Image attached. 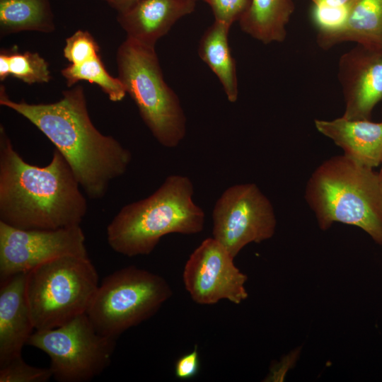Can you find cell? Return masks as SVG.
Listing matches in <instances>:
<instances>
[{"label":"cell","instance_id":"obj_1","mask_svg":"<svg viewBox=\"0 0 382 382\" xmlns=\"http://www.w3.org/2000/svg\"><path fill=\"white\" fill-rule=\"evenodd\" d=\"M0 105L27 119L53 144L90 199L103 198L130 164V151L93 124L81 85L64 91L57 102L38 104L12 100L1 86Z\"/></svg>","mask_w":382,"mask_h":382},{"label":"cell","instance_id":"obj_2","mask_svg":"<svg viewBox=\"0 0 382 382\" xmlns=\"http://www.w3.org/2000/svg\"><path fill=\"white\" fill-rule=\"evenodd\" d=\"M69 165L56 149L50 162L25 161L0 125V221L22 229L80 225L86 199Z\"/></svg>","mask_w":382,"mask_h":382},{"label":"cell","instance_id":"obj_3","mask_svg":"<svg viewBox=\"0 0 382 382\" xmlns=\"http://www.w3.org/2000/svg\"><path fill=\"white\" fill-rule=\"evenodd\" d=\"M193 193L188 177L169 175L151 195L121 208L107 227L109 245L127 257L149 255L167 234L202 232L204 212Z\"/></svg>","mask_w":382,"mask_h":382},{"label":"cell","instance_id":"obj_4","mask_svg":"<svg viewBox=\"0 0 382 382\" xmlns=\"http://www.w3.org/2000/svg\"><path fill=\"white\" fill-rule=\"evenodd\" d=\"M305 198L321 229L353 225L382 245V192L374 168L344 154L330 157L311 174Z\"/></svg>","mask_w":382,"mask_h":382},{"label":"cell","instance_id":"obj_5","mask_svg":"<svg viewBox=\"0 0 382 382\" xmlns=\"http://www.w3.org/2000/svg\"><path fill=\"white\" fill-rule=\"evenodd\" d=\"M116 62L118 78L152 135L165 147L178 146L186 134V117L164 79L155 47L126 37L117 49Z\"/></svg>","mask_w":382,"mask_h":382},{"label":"cell","instance_id":"obj_6","mask_svg":"<svg viewBox=\"0 0 382 382\" xmlns=\"http://www.w3.org/2000/svg\"><path fill=\"white\" fill-rule=\"evenodd\" d=\"M98 286L88 255H66L30 270L25 294L35 330L54 328L86 313Z\"/></svg>","mask_w":382,"mask_h":382},{"label":"cell","instance_id":"obj_7","mask_svg":"<svg viewBox=\"0 0 382 382\" xmlns=\"http://www.w3.org/2000/svg\"><path fill=\"white\" fill-rule=\"evenodd\" d=\"M172 295L163 277L129 266L103 279L86 315L100 334L116 340L151 318Z\"/></svg>","mask_w":382,"mask_h":382},{"label":"cell","instance_id":"obj_8","mask_svg":"<svg viewBox=\"0 0 382 382\" xmlns=\"http://www.w3.org/2000/svg\"><path fill=\"white\" fill-rule=\"evenodd\" d=\"M115 341L100 334L83 313L61 326L36 330L27 345L50 357L56 381L87 382L110 366Z\"/></svg>","mask_w":382,"mask_h":382},{"label":"cell","instance_id":"obj_9","mask_svg":"<svg viewBox=\"0 0 382 382\" xmlns=\"http://www.w3.org/2000/svg\"><path fill=\"white\" fill-rule=\"evenodd\" d=\"M276 226L270 201L254 183L228 187L212 211V237L234 258L246 245L272 238Z\"/></svg>","mask_w":382,"mask_h":382},{"label":"cell","instance_id":"obj_10","mask_svg":"<svg viewBox=\"0 0 382 382\" xmlns=\"http://www.w3.org/2000/svg\"><path fill=\"white\" fill-rule=\"evenodd\" d=\"M85 235L76 225L57 229H22L0 221V279L27 273L66 255H88Z\"/></svg>","mask_w":382,"mask_h":382},{"label":"cell","instance_id":"obj_11","mask_svg":"<svg viewBox=\"0 0 382 382\" xmlns=\"http://www.w3.org/2000/svg\"><path fill=\"white\" fill-rule=\"evenodd\" d=\"M234 257L213 237L204 239L190 254L183 272V281L192 301L213 305L221 300L234 304L248 294V277L234 264Z\"/></svg>","mask_w":382,"mask_h":382},{"label":"cell","instance_id":"obj_12","mask_svg":"<svg viewBox=\"0 0 382 382\" xmlns=\"http://www.w3.org/2000/svg\"><path fill=\"white\" fill-rule=\"evenodd\" d=\"M337 76L345 103L342 116L371 120L382 101V47L357 44L340 57Z\"/></svg>","mask_w":382,"mask_h":382},{"label":"cell","instance_id":"obj_13","mask_svg":"<svg viewBox=\"0 0 382 382\" xmlns=\"http://www.w3.org/2000/svg\"><path fill=\"white\" fill-rule=\"evenodd\" d=\"M192 0H138L118 12L117 21L127 37L154 47L180 18L192 13Z\"/></svg>","mask_w":382,"mask_h":382},{"label":"cell","instance_id":"obj_14","mask_svg":"<svg viewBox=\"0 0 382 382\" xmlns=\"http://www.w3.org/2000/svg\"><path fill=\"white\" fill-rule=\"evenodd\" d=\"M26 273L1 280L0 366L21 355L35 329L25 294Z\"/></svg>","mask_w":382,"mask_h":382},{"label":"cell","instance_id":"obj_15","mask_svg":"<svg viewBox=\"0 0 382 382\" xmlns=\"http://www.w3.org/2000/svg\"><path fill=\"white\" fill-rule=\"evenodd\" d=\"M317 130L340 146L344 154L374 168L382 161V121L349 120L343 116L332 120H315Z\"/></svg>","mask_w":382,"mask_h":382},{"label":"cell","instance_id":"obj_16","mask_svg":"<svg viewBox=\"0 0 382 382\" xmlns=\"http://www.w3.org/2000/svg\"><path fill=\"white\" fill-rule=\"evenodd\" d=\"M317 42L325 50L345 42L382 47V0H353L343 27Z\"/></svg>","mask_w":382,"mask_h":382},{"label":"cell","instance_id":"obj_17","mask_svg":"<svg viewBox=\"0 0 382 382\" xmlns=\"http://www.w3.org/2000/svg\"><path fill=\"white\" fill-rule=\"evenodd\" d=\"M231 27L214 21L199 40L198 54L216 76L228 100L235 103L238 96V86L236 61L228 45Z\"/></svg>","mask_w":382,"mask_h":382},{"label":"cell","instance_id":"obj_18","mask_svg":"<svg viewBox=\"0 0 382 382\" xmlns=\"http://www.w3.org/2000/svg\"><path fill=\"white\" fill-rule=\"evenodd\" d=\"M294 11V0H250L238 22L244 33L264 44L282 42Z\"/></svg>","mask_w":382,"mask_h":382},{"label":"cell","instance_id":"obj_19","mask_svg":"<svg viewBox=\"0 0 382 382\" xmlns=\"http://www.w3.org/2000/svg\"><path fill=\"white\" fill-rule=\"evenodd\" d=\"M55 30L50 0H0L1 36L22 31Z\"/></svg>","mask_w":382,"mask_h":382},{"label":"cell","instance_id":"obj_20","mask_svg":"<svg viewBox=\"0 0 382 382\" xmlns=\"http://www.w3.org/2000/svg\"><path fill=\"white\" fill-rule=\"evenodd\" d=\"M61 73L69 87L87 81L98 85L112 102L122 100L127 94L122 82L107 71L100 56L79 64H69Z\"/></svg>","mask_w":382,"mask_h":382},{"label":"cell","instance_id":"obj_21","mask_svg":"<svg viewBox=\"0 0 382 382\" xmlns=\"http://www.w3.org/2000/svg\"><path fill=\"white\" fill-rule=\"evenodd\" d=\"M10 53V76L28 84L48 83L51 80L49 64L37 52H19L11 49Z\"/></svg>","mask_w":382,"mask_h":382},{"label":"cell","instance_id":"obj_22","mask_svg":"<svg viewBox=\"0 0 382 382\" xmlns=\"http://www.w3.org/2000/svg\"><path fill=\"white\" fill-rule=\"evenodd\" d=\"M52 377L50 368L30 366L21 355L0 366V382H46Z\"/></svg>","mask_w":382,"mask_h":382},{"label":"cell","instance_id":"obj_23","mask_svg":"<svg viewBox=\"0 0 382 382\" xmlns=\"http://www.w3.org/2000/svg\"><path fill=\"white\" fill-rule=\"evenodd\" d=\"M100 47L87 30H78L66 39L64 57L71 64H79L100 56Z\"/></svg>","mask_w":382,"mask_h":382},{"label":"cell","instance_id":"obj_24","mask_svg":"<svg viewBox=\"0 0 382 382\" xmlns=\"http://www.w3.org/2000/svg\"><path fill=\"white\" fill-rule=\"evenodd\" d=\"M352 2L347 5L336 7L313 6L311 16L318 30L317 37L333 34L343 27Z\"/></svg>","mask_w":382,"mask_h":382},{"label":"cell","instance_id":"obj_25","mask_svg":"<svg viewBox=\"0 0 382 382\" xmlns=\"http://www.w3.org/2000/svg\"><path fill=\"white\" fill-rule=\"evenodd\" d=\"M211 8L214 21L229 25L239 21L249 7L250 0H203Z\"/></svg>","mask_w":382,"mask_h":382},{"label":"cell","instance_id":"obj_26","mask_svg":"<svg viewBox=\"0 0 382 382\" xmlns=\"http://www.w3.org/2000/svg\"><path fill=\"white\" fill-rule=\"evenodd\" d=\"M199 358L197 345L191 352L181 356L175 364V375L180 379H190L195 377L199 370Z\"/></svg>","mask_w":382,"mask_h":382},{"label":"cell","instance_id":"obj_27","mask_svg":"<svg viewBox=\"0 0 382 382\" xmlns=\"http://www.w3.org/2000/svg\"><path fill=\"white\" fill-rule=\"evenodd\" d=\"M10 76L9 50H1L0 52V81H4Z\"/></svg>","mask_w":382,"mask_h":382},{"label":"cell","instance_id":"obj_28","mask_svg":"<svg viewBox=\"0 0 382 382\" xmlns=\"http://www.w3.org/2000/svg\"><path fill=\"white\" fill-rule=\"evenodd\" d=\"M115 9L117 13L125 10L138 0H102Z\"/></svg>","mask_w":382,"mask_h":382},{"label":"cell","instance_id":"obj_29","mask_svg":"<svg viewBox=\"0 0 382 382\" xmlns=\"http://www.w3.org/2000/svg\"><path fill=\"white\" fill-rule=\"evenodd\" d=\"M313 5L325 6H342L350 4L353 0H311Z\"/></svg>","mask_w":382,"mask_h":382},{"label":"cell","instance_id":"obj_30","mask_svg":"<svg viewBox=\"0 0 382 382\" xmlns=\"http://www.w3.org/2000/svg\"><path fill=\"white\" fill-rule=\"evenodd\" d=\"M381 170H380L379 173H378V180H379L381 190V192H382V161L381 163Z\"/></svg>","mask_w":382,"mask_h":382},{"label":"cell","instance_id":"obj_31","mask_svg":"<svg viewBox=\"0 0 382 382\" xmlns=\"http://www.w3.org/2000/svg\"><path fill=\"white\" fill-rule=\"evenodd\" d=\"M192 1H197V0H192Z\"/></svg>","mask_w":382,"mask_h":382}]
</instances>
